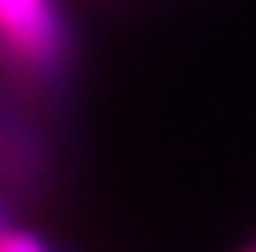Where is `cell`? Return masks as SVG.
I'll return each instance as SVG.
<instances>
[{"mask_svg": "<svg viewBox=\"0 0 256 252\" xmlns=\"http://www.w3.org/2000/svg\"><path fill=\"white\" fill-rule=\"evenodd\" d=\"M246 252H256V245H252V249H246Z\"/></svg>", "mask_w": 256, "mask_h": 252, "instance_id": "3", "label": "cell"}, {"mask_svg": "<svg viewBox=\"0 0 256 252\" xmlns=\"http://www.w3.org/2000/svg\"><path fill=\"white\" fill-rule=\"evenodd\" d=\"M0 252H48V245L22 227H8V231H0Z\"/></svg>", "mask_w": 256, "mask_h": 252, "instance_id": "2", "label": "cell"}, {"mask_svg": "<svg viewBox=\"0 0 256 252\" xmlns=\"http://www.w3.org/2000/svg\"><path fill=\"white\" fill-rule=\"evenodd\" d=\"M66 44L59 0H0V55L18 70L44 73Z\"/></svg>", "mask_w": 256, "mask_h": 252, "instance_id": "1", "label": "cell"}]
</instances>
